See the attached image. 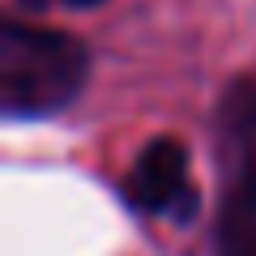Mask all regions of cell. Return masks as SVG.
<instances>
[{
	"mask_svg": "<svg viewBox=\"0 0 256 256\" xmlns=\"http://www.w3.org/2000/svg\"><path fill=\"white\" fill-rule=\"evenodd\" d=\"M86 47L73 34L9 22L0 34V102L13 120L52 116L86 82Z\"/></svg>",
	"mask_w": 256,
	"mask_h": 256,
	"instance_id": "1",
	"label": "cell"
},
{
	"mask_svg": "<svg viewBox=\"0 0 256 256\" xmlns=\"http://www.w3.org/2000/svg\"><path fill=\"white\" fill-rule=\"evenodd\" d=\"M222 214L218 256H256V73L230 86L218 116Z\"/></svg>",
	"mask_w": 256,
	"mask_h": 256,
	"instance_id": "2",
	"label": "cell"
},
{
	"mask_svg": "<svg viewBox=\"0 0 256 256\" xmlns=\"http://www.w3.org/2000/svg\"><path fill=\"white\" fill-rule=\"evenodd\" d=\"M128 201L154 218H188L196 210L188 150L175 137H158L141 150V158L128 171Z\"/></svg>",
	"mask_w": 256,
	"mask_h": 256,
	"instance_id": "3",
	"label": "cell"
},
{
	"mask_svg": "<svg viewBox=\"0 0 256 256\" xmlns=\"http://www.w3.org/2000/svg\"><path fill=\"white\" fill-rule=\"evenodd\" d=\"M22 9H52V4H64V9H94L102 0H18Z\"/></svg>",
	"mask_w": 256,
	"mask_h": 256,
	"instance_id": "4",
	"label": "cell"
}]
</instances>
